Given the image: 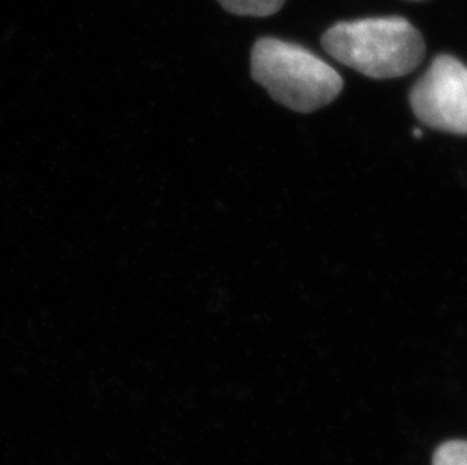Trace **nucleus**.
Instances as JSON below:
<instances>
[{
    "label": "nucleus",
    "mask_w": 467,
    "mask_h": 465,
    "mask_svg": "<svg viewBox=\"0 0 467 465\" xmlns=\"http://www.w3.org/2000/svg\"><path fill=\"white\" fill-rule=\"evenodd\" d=\"M432 465H467V441H448L434 453Z\"/></svg>",
    "instance_id": "obj_5"
},
{
    "label": "nucleus",
    "mask_w": 467,
    "mask_h": 465,
    "mask_svg": "<svg viewBox=\"0 0 467 465\" xmlns=\"http://www.w3.org/2000/svg\"><path fill=\"white\" fill-rule=\"evenodd\" d=\"M322 47L336 61L372 79L409 75L425 55L422 36L402 17L337 23L322 36Z\"/></svg>",
    "instance_id": "obj_1"
},
{
    "label": "nucleus",
    "mask_w": 467,
    "mask_h": 465,
    "mask_svg": "<svg viewBox=\"0 0 467 465\" xmlns=\"http://www.w3.org/2000/svg\"><path fill=\"white\" fill-rule=\"evenodd\" d=\"M410 105L428 128L467 135V67L450 55L437 57L411 89Z\"/></svg>",
    "instance_id": "obj_3"
},
{
    "label": "nucleus",
    "mask_w": 467,
    "mask_h": 465,
    "mask_svg": "<svg viewBox=\"0 0 467 465\" xmlns=\"http://www.w3.org/2000/svg\"><path fill=\"white\" fill-rule=\"evenodd\" d=\"M252 76L280 105L313 112L330 105L344 88L339 73L307 48L262 38L252 52Z\"/></svg>",
    "instance_id": "obj_2"
},
{
    "label": "nucleus",
    "mask_w": 467,
    "mask_h": 465,
    "mask_svg": "<svg viewBox=\"0 0 467 465\" xmlns=\"http://www.w3.org/2000/svg\"><path fill=\"white\" fill-rule=\"evenodd\" d=\"M223 8L236 16L268 17L282 9L285 0H218Z\"/></svg>",
    "instance_id": "obj_4"
}]
</instances>
